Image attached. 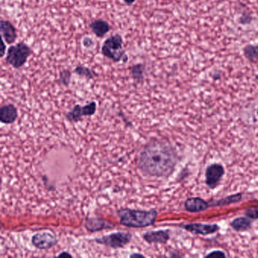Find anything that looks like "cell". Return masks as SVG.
<instances>
[{
    "mask_svg": "<svg viewBox=\"0 0 258 258\" xmlns=\"http://www.w3.org/2000/svg\"><path fill=\"white\" fill-rule=\"evenodd\" d=\"M252 21H253V17L250 13H247V12L242 13L239 18V23L242 25H250L252 24Z\"/></svg>",
    "mask_w": 258,
    "mask_h": 258,
    "instance_id": "7402d4cb",
    "label": "cell"
},
{
    "mask_svg": "<svg viewBox=\"0 0 258 258\" xmlns=\"http://www.w3.org/2000/svg\"><path fill=\"white\" fill-rule=\"evenodd\" d=\"M245 215L252 220L258 219V208H250L245 211Z\"/></svg>",
    "mask_w": 258,
    "mask_h": 258,
    "instance_id": "cb8c5ba5",
    "label": "cell"
},
{
    "mask_svg": "<svg viewBox=\"0 0 258 258\" xmlns=\"http://www.w3.org/2000/svg\"><path fill=\"white\" fill-rule=\"evenodd\" d=\"M96 103L91 102L84 106L76 105L67 114L68 120L72 122H76L80 120L83 116H92L96 113Z\"/></svg>",
    "mask_w": 258,
    "mask_h": 258,
    "instance_id": "8992f818",
    "label": "cell"
},
{
    "mask_svg": "<svg viewBox=\"0 0 258 258\" xmlns=\"http://www.w3.org/2000/svg\"><path fill=\"white\" fill-rule=\"evenodd\" d=\"M243 55L247 60L255 62L258 59V45L248 44L243 48Z\"/></svg>",
    "mask_w": 258,
    "mask_h": 258,
    "instance_id": "d6986e66",
    "label": "cell"
},
{
    "mask_svg": "<svg viewBox=\"0 0 258 258\" xmlns=\"http://www.w3.org/2000/svg\"><path fill=\"white\" fill-rule=\"evenodd\" d=\"M0 31L1 36L8 45H12L18 39V31L15 25L8 20H1L0 21Z\"/></svg>",
    "mask_w": 258,
    "mask_h": 258,
    "instance_id": "9c48e42d",
    "label": "cell"
},
{
    "mask_svg": "<svg viewBox=\"0 0 258 258\" xmlns=\"http://www.w3.org/2000/svg\"><path fill=\"white\" fill-rule=\"evenodd\" d=\"M85 227L89 232H94L103 229H111L113 226L108 223L107 221L99 218H89L85 223Z\"/></svg>",
    "mask_w": 258,
    "mask_h": 258,
    "instance_id": "9a60e30c",
    "label": "cell"
},
{
    "mask_svg": "<svg viewBox=\"0 0 258 258\" xmlns=\"http://www.w3.org/2000/svg\"><path fill=\"white\" fill-rule=\"evenodd\" d=\"M183 228L193 234L207 235L219 230L220 226L217 224L190 223L184 225Z\"/></svg>",
    "mask_w": 258,
    "mask_h": 258,
    "instance_id": "30bf717a",
    "label": "cell"
},
{
    "mask_svg": "<svg viewBox=\"0 0 258 258\" xmlns=\"http://www.w3.org/2000/svg\"><path fill=\"white\" fill-rule=\"evenodd\" d=\"M89 28L95 36L98 38H103L111 29L110 24L104 19H96L89 24Z\"/></svg>",
    "mask_w": 258,
    "mask_h": 258,
    "instance_id": "7c38bea8",
    "label": "cell"
},
{
    "mask_svg": "<svg viewBox=\"0 0 258 258\" xmlns=\"http://www.w3.org/2000/svg\"><path fill=\"white\" fill-rule=\"evenodd\" d=\"M18 117V111L12 104L5 105L0 109V120L3 123H14Z\"/></svg>",
    "mask_w": 258,
    "mask_h": 258,
    "instance_id": "4fadbf2b",
    "label": "cell"
},
{
    "mask_svg": "<svg viewBox=\"0 0 258 258\" xmlns=\"http://www.w3.org/2000/svg\"><path fill=\"white\" fill-rule=\"evenodd\" d=\"M75 74L78 75L81 77L86 78V80H93L95 76H96L97 74L92 69H89L88 67L83 66V65H77L75 67L73 71Z\"/></svg>",
    "mask_w": 258,
    "mask_h": 258,
    "instance_id": "ac0fdd59",
    "label": "cell"
},
{
    "mask_svg": "<svg viewBox=\"0 0 258 258\" xmlns=\"http://www.w3.org/2000/svg\"><path fill=\"white\" fill-rule=\"evenodd\" d=\"M132 234L129 232H117L95 239L96 243L106 245L112 249H120L130 243Z\"/></svg>",
    "mask_w": 258,
    "mask_h": 258,
    "instance_id": "5b68a950",
    "label": "cell"
},
{
    "mask_svg": "<svg viewBox=\"0 0 258 258\" xmlns=\"http://www.w3.org/2000/svg\"><path fill=\"white\" fill-rule=\"evenodd\" d=\"M176 164L177 154L169 145L154 142L142 151L138 167L145 175L161 177L171 174Z\"/></svg>",
    "mask_w": 258,
    "mask_h": 258,
    "instance_id": "6da1fadb",
    "label": "cell"
},
{
    "mask_svg": "<svg viewBox=\"0 0 258 258\" xmlns=\"http://www.w3.org/2000/svg\"><path fill=\"white\" fill-rule=\"evenodd\" d=\"M242 195L240 193L235 194V195H230V196L222 198L217 202L216 205L214 206H222V205H229V204L236 203L242 200Z\"/></svg>",
    "mask_w": 258,
    "mask_h": 258,
    "instance_id": "44dd1931",
    "label": "cell"
},
{
    "mask_svg": "<svg viewBox=\"0 0 258 258\" xmlns=\"http://www.w3.org/2000/svg\"><path fill=\"white\" fill-rule=\"evenodd\" d=\"M205 258H226V254L224 253L223 252L221 251H214V252H211L205 256Z\"/></svg>",
    "mask_w": 258,
    "mask_h": 258,
    "instance_id": "d4e9b609",
    "label": "cell"
},
{
    "mask_svg": "<svg viewBox=\"0 0 258 258\" xmlns=\"http://www.w3.org/2000/svg\"><path fill=\"white\" fill-rule=\"evenodd\" d=\"M33 53L34 51L31 46L25 42H19L8 48L5 62L15 69H21L25 66Z\"/></svg>",
    "mask_w": 258,
    "mask_h": 258,
    "instance_id": "277c9868",
    "label": "cell"
},
{
    "mask_svg": "<svg viewBox=\"0 0 258 258\" xmlns=\"http://www.w3.org/2000/svg\"><path fill=\"white\" fill-rule=\"evenodd\" d=\"M117 215L123 226L132 228H144L154 223L158 217V212L154 209L147 211L122 208L117 211Z\"/></svg>",
    "mask_w": 258,
    "mask_h": 258,
    "instance_id": "7a4b0ae2",
    "label": "cell"
},
{
    "mask_svg": "<svg viewBox=\"0 0 258 258\" xmlns=\"http://www.w3.org/2000/svg\"><path fill=\"white\" fill-rule=\"evenodd\" d=\"M209 205L205 200L201 198H190L185 201V208L189 212L196 213L205 211Z\"/></svg>",
    "mask_w": 258,
    "mask_h": 258,
    "instance_id": "5bb4252c",
    "label": "cell"
},
{
    "mask_svg": "<svg viewBox=\"0 0 258 258\" xmlns=\"http://www.w3.org/2000/svg\"><path fill=\"white\" fill-rule=\"evenodd\" d=\"M57 243V239L49 232H38L32 237V244L39 249H49Z\"/></svg>",
    "mask_w": 258,
    "mask_h": 258,
    "instance_id": "52a82bcc",
    "label": "cell"
},
{
    "mask_svg": "<svg viewBox=\"0 0 258 258\" xmlns=\"http://www.w3.org/2000/svg\"><path fill=\"white\" fill-rule=\"evenodd\" d=\"M146 65L143 63H137L131 65L129 69L131 77L137 83H141L144 80L145 74H146Z\"/></svg>",
    "mask_w": 258,
    "mask_h": 258,
    "instance_id": "2e32d148",
    "label": "cell"
},
{
    "mask_svg": "<svg viewBox=\"0 0 258 258\" xmlns=\"http://www.w3.org/2000/svg\"><path fill=\"white\" fill-rule=\"evenodd\" d=\"M123 37L119 34L111 35L103 42L101 53L106 59L112 61L114 63L123 62L125 64L128 62V55L123 47Z\"/></svg>",
    "mask_w": 258,
    "mask_h": 258,
    "instance_id": "3957f363",
    "label": "cell"
},
{
    "mask_svg": "<svg viewBox=\"0 0 258 258\" xmlns=\"http://www.w3.org/2000/svg\"><path fill=\"white\" fill-rule=\"evenodd\" d=\"M63 256L72 257V255H71V254H69V252H64L63 253L60 254V255H58V257H63Z\"/></svg>",
    "mask_w": 258,
    "mask_h": 258,
    "instance_id": "83f0119b",
    "label": "cell"
},
{
    "mask_svg": "<svg viewBox=\"0 0 258 258\" xmlns=\"http://www.w3.org/2000/svg\"><path fill=\"white\" fill-rule=\"evenodd\" d=\"M124 3L126 4L127 5H132L133 3H135L136 1L137 0H122Z\"/></svg>",
    "mask_w": 258,
    "mask_h": 258,
    "instance_id": "4316f807",
    "label": "cell"
},
{
    "mask_svg": "<svg viewBox=\"0 0 258 258\" xmlns=\"http://www.w3.org/2000/svg\"><path fill=\"white\" fill-rule=\"evenodd\" d=\"M143 239L148 243H167L170 239V231L157 230L149 231L143 234Z\"/></svg>",
    "mask_w": 258,
    "mask_h": 258,
    "instance_id": "8fae6325",
    "label": "cell"
},
{
    "mask_svg": "<svg viewBox=\"0 0 258 258\" xmlns=\"http://www.w3.org/2000/svg\"><path fill=\"white\" fill-rule=\"evenodd\" d=\"M6 42H5L3 39L2 40V46H1V58H3L5 55V52H6Z\"/></svg>",
    "mask_w": 258,
    "mask_h": 258,
    "instance_id": "484cf974",
    "label": "cell"
},
{
    "mask_svg": "<svg viewBox=\"0 0 258 258\" xmlns=\"http://www.w3.org/2000/svg\"><path fill=\"white\" fill-rule=\"evenodd\" d=\"M231 226L235 231H245L250 229L252 226V221L250 218L241 217V218H235L231 222Z\"/></svg>",
    "mask_w": 258,
    "mask_h": 258,
    "instance_id": "e0dca14e",
    "label": "cell"
},
{
    "mask_svg": "<svg viewBox=\"0 0 258 258\" xmlns=\"http://www.w3.org/2000/svg\"><path fill=\"white\" fill-rule=\"evenodd\" d=\"M220 77H221V74H215L214 76H213L214 80H218V79H220Z\"/></svg>",
    "mask_w": 258,
    "mask_h": 258,
    "instance_id": "f1b7e54d",
    "label": "cell"
},
{
    "mask_svg": "<svg viewBox=\"0 0 258 258\" xmlns=\"http://www.w3.org/2000/svg\"><path fill=\"white\" fill-rule=\"evenodd\" d=\"M72 72L69 69H63L59 73L58 83L65 87H69L72 80Z\"/></svg>",
    "mask_w": 258,
    "mask_h": 258,
    "instance_id": "ffe728a7",
    "label": "cell"
},
{
    "mask_svg": "<svg viewBox=\"0 0 258 258\" xmlns=\"http://www.w3.org/2000/svg\"><path fill=\"white\" fill-rule=\"evenodd\" d=\"M224 167L221 164H213L208 166L206 170V184L208 187L215 188L218 186L221 178L224 175Z\"/></svg>",
    "mask_w": 258,
    "mask_h": 258,
    "instance_id": "ba28073f",
    "label": "cell"
},
{
    "mask_svg": "<svg viewBox=\"0 0 258 258\" xmlns=\"http://www.w3.org/2000/svg\"><path fill=\"white\" fill-rule=\"evenodd\" d=\"M82 43H83V47L86 48V49H93L95 46L94 40L89 37H85L83 41H82Z\"/></svg>",
    "mask_w": 258,
    "mask_h": 258,
    "instance_id": "603a6c76",
    "label": "cell"
},
{
    "mask_svg": "<svg viewBox=\"0 0 258 258\" xmlns=\"http://www.w3.org/2000/svg\"><path fill=\"white\" fill-rule=\"evenodd\" d=\"M257 114H258V111H257Z\"/></svg>",
    "mask_w": 258,
    "mask_h": 258,
    "instance_id": "4dcf8cb0",
    "label": "cell"
},
{
    "mask_svg": "<svg viewBox=\"0 0 258 258\" xmlns=\"http://www.w3.org/2000/svg\"><path fill=\"white\" fill-rule=\"evenodd\" d=\"M131 258H135V257H144L141 254H133V255H130Z\"/></svg>",
    "mask_w": 258,
    "mask_h": 258,
    "instance_id": "f546056e",
    "label": "cell"
}]
</instances>
